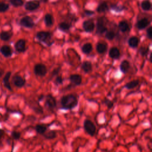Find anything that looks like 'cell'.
<instances>
[{
    "label": "cell",
    "mask_w": 152,
    "mask_h": 152,
    "mask_svg": "<svg viewBox=\"0 0 152 152\" xmlns=\"http://www.w3.org/2000/svg\"><path fill=\"white\" fill-rule=\"evenodd\" d=\"M150 24V21L147 18H143L140 20L136 23V27L139 30H142L147 27Z\"/></svg>",
    "instance_id": "obj_10"
},
{
    "label": "cell",
    "mask_w": 152,
    "mask_h": 152,
    "mask_svg": "<svg viewBox=\"0 0 152 152\" xmlns=\"http://www.w3.org/2000/svg\"><path fill=\"white\" fill-rule=\"evenodd\" d=\"M40 6V1L38 0H32L26 3L25 4V8L28 11H34L37 9Z\"/></svg>",
    "instance_id": "obj_7"
},
{
    "label": "cell",
    "mask_w": 152,
    "mask_h": 152,
    "mask_svg": "<svg viewBox=\"0 0 152 152\" xmlns=\"http://www.w3.org/2000/svg\"><path fill=\"white\" fill-rule=\"evenodd\" d=\"M45 23L47 27H50L54 25V18L50 14H46L45 16Z\"/></svg>",
    "instance_id": "obj_23"
},
{
    "label": "cell",
    "mask_w": 152,
    "mask_h": 152,
    "mask_svg": "<svg viewBox=\"0 0 152 152\" xmlns=\"http://www.w3.org/2000/svg\"><path fill=\"white\" fill-rule=\"evenodd\" d=\"M51 37V35L48 32H39L36 34L37 39L40 42H46L47 40H49Z\"/></svg>",
    "instance_id": "obj_8"
},
{
    "label": "cell",
    "mask_w": 152,
    "mask_h": 152,
    "mask_svg": "<svg viewBox=\"0 0 152 152\" xmlns=\"http://www.w3.org/2000/svg\"><path fill=\"white\" fill-rule=\"evenodd\" d=\"M16 50L19 52H24L26 49V41L23 39H20L15 45Z\"/></svg>",
    "instance_id": "obj_14"
},
{
    "label": "cell",
    "mask_w": 152,
    "mask_h": 152,
    "mask_svg": "<svg viewBox=\"0 0 152 152\" xmlns=\"http://www.w3.org/2000/svg\"><path fill=\"white\" fill-rule=\"evenodd\" d=\"M12 37V33L10 32H2L0 34V38L1 40H4V41H7V40H9Z\"/></svg>",
    "instance_id": "obj_30"
},
{
    "label": "cell",
    "mask_w": 152,
    "mask_h": 152,
    "mask_svg": "<svg viewBox=\"0 0 152 152\" xmlns=\"http://www.w3.org/2000/svg\"><path fill=\"white\" fill-rule=\"evenodd\" d=\"M8 9V5L3 3H0V12H5Z\"/></svg>",
    "instance_id": "obj_35"
},
{
    "label": "cell",
    "mask_w": 152,
    "mask_h": 152,
    "mask_svg": "<svg viewBox=\"0 0 152 152\" xmlns=\"http://www.w3.org/2000/svg\"><path fill=\"white\" fill-rule=\"evenodd\" d=\"M128 43L130 47L135 48L138 46V45L139 44V39L136 36H133L129 39Z\"/></svg>",
    "instance_id": "obj_18"
},
{
    "label": "cell",
    "mask_w": 152,
    "mask_h": 152,
    "mask_svg": "<svg viewBox=\"0 0 152 152\" xmlns=\"http://www.w3.org/2000/svg\"><path fill=\"white\" fill-rule=\"evenodd\" d=\"M109 56L110 58L114 59H117L120 57V51L118 48L112 47L110 48L109 52Z\"/></svg>",
    "instance_id": "obj_13"
},
{
    "label": "cell",
    "mask_w": 152,
    "mask_h": 152,
    "mask_svg": "<svg viewBox=\"0 0 152 152\" xmlns=\"http://www.w3.org/2000/svg\"><path fill=\"white\" fill-rule=\"evenodd\" d=\"M44 138L48 140H52L56 138L57 137V133L55 130H49L43 135Z\"/></svg>",
    "instance_id": "obj_22"
},
{
    "label": "cell",
    "mask_w": 152,
    "mask_h": 152,
    "mask_svg": "<svg viewBox=\"0 0 152 152\" xmlns=\"http://www.w3.org/2000/svg\"><path fill=\"white\" fill-rule=\"evenodd\" d=\"M4 130H3L1 129H0V139H1L3 137V136H4Z\"/></svg>",
    "instance_id": "obj_42"
},
{
    "label": "cell",
    "mask_w": 152,
    "mask_h": 152,
    "mask_svg": "<svg viewBox=\"0 0 152 152\" xmlns=\"http://www.w3.org/2000/svg\"><path fill=\"white\" fill-rule=\"evenodd\" d=\"M85 14H86L88 16H92V15L95 14L94 12L90 11V10H86V11L85 12Z\"/></svg>",
    "instance_id": "obj_40"
},
{
    "label": "cell",
    "mask_w": 152,
    "mask_h": 152,
    "mask_svg": "<svg viewBox=\"0 0 152 152\" xmlns=\"http://www.w3.org/2000/svg\"><path fill=\"white\" fill-rule=\"evenodd\" d=\"M44 95H41L38 98V100L39 101H41L44 99Z\"/></svg>",
    "instance_id": "obj_43"
},
{
    "label": "cell",
    "mask_w": 152,
    "mask_h": 152,
    "mask_svg": "<svg viewBox=\"0 0 152 152\" xmlns=\"http://www.w3.org/2000/svg\"><path fill=\"white\" fill-rule=\"evenodd\" d=\"M13 82L14 85L19 88H21L23 87L26 83L25 80L23 79L21 76H15L13 77Z\"/></svg>",
    "instance_id": "obj_11"
},
{
    "label": "cell",
    "mask_w": 152,
    "mask_h": 152,
    "mask_svg": "<svg viewBox=\"0 0 152 152\" xmlns=\"http://www.w3.org/2000/svg\"><path fill=\"white\" fill-rule=\"evenodd\" d=\"M139 85V81L138 80H133L131 82L127 83L125 86L124 87L127 89H133Z\"/></svg>",
    "instance_id": "obj_26"
},
{
    "label": "cell",
    "mask_w": 152,
    "mask_h": 152,
    "mask_svg": "<svg viewBox=\"0 0 152 152\" xmlns=\"http://www.w3.org/2000/svg\"><path fill=\"white\" fill-rule=\"evenodd\" d=\"M118 28L122 32H126L130 29L128 23L125 21H121L118 24Z\"/></svg>",
    "instance_id": "obj_21"
},
{
    "label": "cell",
    "mask_w": 152,
    "mask_h": 152,
    "mask_svg": "<svg viewBox=\"0 0 152 152\" xmlns=\"http://www.w3.org/2000/svg\"><path fill=\"white\" fill-rule=\"evenodd\" d=\"M3 70H0V77H1L2 76H3Z\"/></svg>",
    "instance_id": "obj_44"
},
{
    "label": "cell",
    "mask_w": 152,
    "mask_h": 152,
    "mask_svg": "<svg viewBox=\"0 0 152 152\" xmlns=\"http://www.w3.org/2000/svg\"><path fill=\"white\" fill-rule=\"evenodd\" d=\"M72 27V25L66 22H62L59 25V29L63 32H66Z\"/></svg>",
    "instance_id": "obj_29"
},
{
    "label": "cell",
    "mask_w": 152,
    "mask_h": 152,
    "mask_svg": "<svg viewBox=\"0 0 152 152\" xmlns=\"http://www.w3.org/2000/svg\"><path fill=\"white\" fill-rule=\"evenodd\" d=\"M105 37L107 39H108L109 40H112L115 38V34L113 31H111V30H110V31L106 32V35H105Z\"/></svg>",
    "instance_id": "obj_31"
},
{
    "label": "cell",
    "mask_w": 152,
    "mask_h": 152,
    "mask_svg": "<svg viewBox=\"0 0 152 152\" xmlns=\"http://www.w3.org/2000/svg\"><path fill=\"white\" fill-rule=\"evenodd\" d=\"M35 129L38 134L43 136L47 131L48 127L44 124H37L35 126Z\"/></svg>",
    "instance_id": "obj_15"
},
{
    "label": "cell",
    "mask_w": 152,
    "mask_h": 152,
    "mask_svg": "<svg viewBox=\"0 0 152 152\" xmlns=\"http://www.w3.org/2000/svg\"><path fill=\"white\" fill-rule=\"evenodd\" d=\"M83 27L86 32L91 33L94 30L95 28V25L92 21L86 20L83 23Z\"/></svg>",
    "instance_id": "obj_9"
},
{
    "label": "cell",
    "mask_w": 152,
    "mask_h": 152,
    "mask_svg": "<svg viewBox=\"0 0 152 152\" xmlns=\"http://www.w3.org/2000/svg\"><path fill=\"white\" fill-rule=\"evenodd\" d=\"M130 63L127 60H124L120 65V70L124 74H126L130 69Z\"/></svg>",
    "instance_id": "obj_17"
},
{
    "label": "cell",
    "mask_w": 152,
    "mask_h": 152,
    "mask_svg": "<svg viewBox=\"0 0 152 152\" xmlns=\"http://www.w3.org/2000/svg\"><path fill=\"white\" fill-rule=\"evenodd\" d=\"M20 25L27 28H32L35 26L33 20L29 16H26L20 20Z\"/></svg>",
    "instance_id": "obj_6"
},
{
    "label": "cell",
    "mask_w": 152,
    "mask_h": 152,
    "mask_svg": "<svg viewBox=\"0 0 152 152\" xmlns=\"http://www.w3.org/2000/svg\"><path fill=\"white\" fill-rule=\"evenodd\" d=\"M108 31V29L104 23V18H99L97 23L96 33L98 34H103Z\"/></svg>",
    "instance_id": "obj_5"
},
{
    "label": "cell",
    "mask_w": 152,
    "mask_h": 152,
    "mask_svg": "<svg viewBox=\"0 0 152 152\" xmlns=\"http://www.w3.org/2000/svg\"><path fill=\"white\" fill-rule=\"evenodd\" d=\"M82 68L86 73H89L92 70V65L90 61H84L82 64Z\"/></svg>",
    "instance_id": "obj_16"
},
{
    "label": "cell",
    "mask_w": 152,
    "mask_h": 152,
    "mask_svg": "<svg viewBox=\"0 0 152 152\" xmlns=\"http://www.w3.org/2000/svg\"><path fill=\"white\" fill-rule=\"evenodd\" d=\"M125 7L121 5H113L111 6V8L114 10L116 12H121L124 10Z\"/></svg>",
    "instance_id": "obj_32"
},
{
    "label": "cell",
    "mask_w": 152,
    "mask_h": 152,
    "mask_svg": "<svg viewBox=\"0 0 152 152\" xmlns=\"http://www.w3.org/2000/svg\"><path fill=\"white\" fill-rule=\"evenodd\" d=\"M84 130L87 134L90 136H94L96 132V127L92 121L89 119H85L83 124Z\"/></svg>",
    "instance_id": "obj_2"
},
{
    "label": "cell",
    "mask_w": 152,
    "mask_h": 152,
    "mask_svg": "<svg viewBox=\"0 0 152 152\" xmlns=\"http://www.w3.org/2000/svg\"><path fill=\"white\" fill-rule=\"evenodd\" d=\"M149 48H141L139 50V52L140 53V54L142 55V56H145L146 55L148 52H149Z\"/></svg>",
    "instance_id": "obj_36"
},
{
    "label": "cell",
    "mask_w": 152,
    "mask_h": 152,
    "mask_svg": "<svg viewBox=\"0 0 152 152\" xmlns=\"http://www.w3.org/2000/svg\"><path fill=\"white\" fill-rule=\"evenodd\" d=\"M10 3L14 7H20L23 4L22 0H10Z\"/></svg>",
    "instance_id": "obj_33"
},
{
    "label": "cell",
    "mask_w": 152,
    "mask_h": 152,
    "mask_svg": "<svg viewBox=\"0 0 152 152\" xmlns=\"http://www.w3.org/2000/svg\"><path fill=\"white\" fill-rule=\"evenodd\" d=\"M45 107L47 110L52 111L57 106V101L52 95H48L45 101Z\"/></svg>",
    "instance_id": "obj_3"
},
{
    "label": "cell",
    "mask_w": 152,
    "mask_h": 152,
    "mask_svg": "<svg viewBox=\"0 0 152 152\" xmlns=\"http://www.w3.org/2000/svg\"><path fill=\"white\" fill-rule=\"evenodd\" d=\"M78 99L73 94L63 96L60 99L61 108L65 110H71L75 108L78 105Z\"/></svg>",
    "instance_id": "obj_1"
},
{
    "label": "cell",
    "mask_w": 152,
    "mask_h": 152,
    "mask_svg": "<svg viewBox=\"0 0 152 152\" xmlns=\"http://www.w3.org/2000/svg\"><path fill=\"white\" fill-rule=\"evenodd\" d=\"M12 137L14 140H18L20 137H21V133L20 132H17V131H14L12 133Z\"/></svg>",
    "instance_id": "obj_37"
},
{
    "label": "cell",
    "mask_w": 152,
    "mask_h": 152,
    "mask_svg": "<svg viewBox=\"0 0 152 152\" xmlns=\"http://www.w3.org/2000/svg\"><path fill=\"white\" fill-rule=\"evenodd\" d=\"M55 83L57 85H61L63 83V78L61 76H58L57 77V78H55Z\"/></svg>",
    "instance_id": "obj_38"
},
{
    "label": "cell",
    "mask_w": 152,
    "mask_h": 152,
    "mask_svg": "<svg viewBox=\"0 0 152 152\" xmlns=\"http://www.w3.org/2000/svg\"><path fill=\"white\" fill-rule=\"evenodd\" d=\"M82 52L85 54H89L93 50L92 45L90 43L85 44L82 48Z\"/></svg>",
    "instance_id": "obj_25"
},
{
    "label": "cell",
    "mask_w": 152,
    "mask_h": 152,
    "mask_svg": "<svg viewBox=\"0 0 152 152\" xmlns=\"http://www.w3.org/2000/svg\"><path fill=\"white\" fill-rule=\"evenodd\" d=\"M104 104L107 106L108 109H111L114 106V102H112V101H111V100H110L109 99H106L104 100Z\"/></svg>",
    "instance_id": "obj_34"
},
{
    "label": "cell",
    "mask_w": 152,
    "mask_h": 152,
    "mask_svg": "<svg viewBox=\"0 0 152 152\" xmlns=\"http://www.w3.org/2000/svg\"><path fill=\"white\" fill-rule=\"evenodd\" d=\"M108 10V5L107 4V3L105 1L99 4V5L97 7V12L99 13H104L106 11Z\"/></svg>",
    "instance_id": "obj_24"
},
{
    "label": "cell",
    "mask_w": 152,
    "mask_h": 152,
    "mask_svg": "<svg viewBox=\"0 0 152 152\" xmlns=\"http://www.w3.org/2000/svg\"><path fill=\"white\" fill-rule=\"evenodd\" d=\"M141 7L144 11H149L151 8V4L149 0H144L141 4Z\"/></svg>",
    "instance_id": "obj_28"
},
{
    "label": "cell",
    "mask_w": 152,
    "mask_h": 152,
    "mask_svg": "<svg viewBox=\"0 0 152 152\" xmlns=\"http://www.w3.org/2000/svg\"><path fill=\"white\" fill-rule=\"evenodd\" d=\"M69 80L72 84L75 86H79L82 83V76L78 74H72L69 77Z\"/></svg>",
    "instance_id": "obj_12"
},
{
    "label": "cell",
    "mask_w": 152,
    "mask_h": 152,
    "mask_svg": "<svg viewBox=\"0 0 152 152\" xmlns=\"http://www.w3.org/2000/svg\"><path fill=\"white\" fill-rule=\"evenodd\" d=\"M10 76H11V72H8L3 79V83H4L5 87L7 89H8L10 90H12V87H11V86H10V82H9V79H10Z\"/></svg>",
    "instance_id": "obj_27"
},
{
    "label": "cell",
    "mask_w": 152,
    "mask_h": 152,
    "mask_svg": "<svg viewBox=\"0 0 152 152\" xmlns=\"http://www.w3.org/2000/svg\"><path fill=\"white\" fill-rule=\"evenodd\" d=\"M0 51H1V52L3 54L4 56L6 57L11 56L12 54V49L7 45H4L3 47H1V49H0Z\"/></svg>",
    "instance_id": "obj_20"
},
{
    "label": "cell",
    "mask_w": 152,
    "mask_h": 152,
    "mask_svg": "<svg viewBox=\"0 0 152 152\" xmlns=\"http://www.w3.org/2000/svg\"><path fill=\"white\" fill-rule=\"evenodd\" d=\"M146 34H147V37L149 39H152V27H149L147 30H146Z\"/></svg>",
    "instance_id": "obj_39"
},
{
    "label": "cell",
    "mask_w": 152,
    "mask_h": 152,
    "mask_svg": "<svg viewBox=\"0 0 152 152\" xmlns=\"http://www.w3.org/2000/svg\"><path fill=\"white\" fill-rule=\"evenodd\" d=\"M107 48H108L107 45L104 43L99 42L96 45L97 51L99 54H102L106 52V51L107 50Z\"/></svg>",
    "instance_id": "obj_19"
},
{
    "label": "cell",
    "mask_w": 152,
    "mask_h": 152,
    "mask_svg": "<svg viewBox=\"0 0 152 152\" xmlns=\"http://www.w3.org/2000/svg\"><path fill=\"white\" fill-rule=\"evenodd\" d=\"M59 71V68H56L55 70H54V72H52V74H53V76H54V75H57V74H58Z\"/></svg>",
    "instance_id": "obj_41"
},
{
    "label": "cell",
    "mask_w": 152,
    "mask_h": 152,
    "mask_svg": "<svg viewBox=\"0 0 152 152\" xmlns=\"http://www.w3.org/2000/svg\"><path fill=\"white\" fill-rule=\"evenodd\" d=\"M47 68L43 64H37L34 67V73L36 76L44 77L47 73Z\"/></svg>",
    "instance_id": "obj_4"
}]
</instances>
